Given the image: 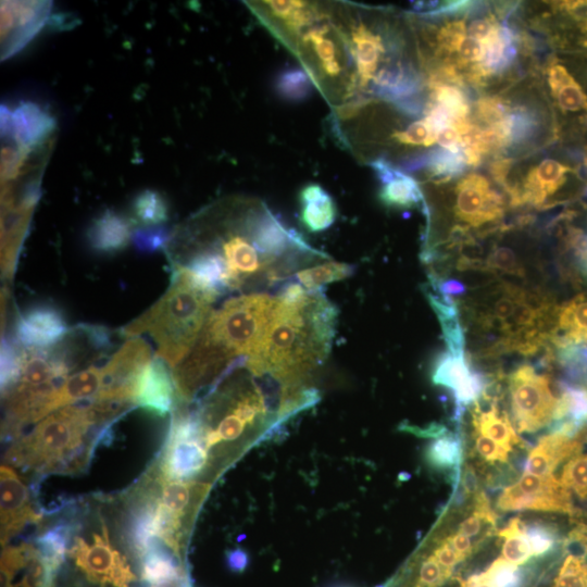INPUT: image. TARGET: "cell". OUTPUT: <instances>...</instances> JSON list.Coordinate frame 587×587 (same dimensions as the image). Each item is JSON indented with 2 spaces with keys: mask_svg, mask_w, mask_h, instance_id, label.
Listing matches in <instances>:
<instances>
[{
  "mask_svg": "<svg viewBox=\"0 0 587 587\" xmlns=\"http://www.w3.org/2000/svg\"><path fill=\"white\" fill-rule=\"evenodd\" d=\"M165 250L213 254L226 271L228 292L271 287L325 258L263 202L247 198L202 209L172 232Z\"/></svg>",
  "mask_w": 587,
  "mask_h": 587,
  "instance_id": "1",
  "label": "cell"
},
{
  "mask_svg": "<svg viewBox=\"0 0 587 587\" xmlns=\"http://www.w3.org/2000/svg\"><path fill=\"white\" fill-rule=\"evenodd\" d=\"M275 304L276 297L252 292L233 297L212 310L192 349L172 371L176 399L192 403L234 369L245 365L255 353Z\"/></svg>",
  "mask_w": 587,
  "mask_h": 587,
  "instance_id": "2",
  "label": "cell"
},
{
  "mask_svg": "<svg viewBox=\"0 0 587 587\" xmlns=\"http://www.w3.org/2000/svg\"><path fill=\"white\" fill-rule=\"evenodd\" d=\"M336 316V308L321 291H308L296 301L276 296L265 334L246 369L285 386L310 385L311 374L328 355Z\"/></svg>",
  "mask_w": 587,
  "mask_h": 587,
  "instance_id": "3",
  "label": "cell"
},
{
  "mask_svg": "<svg viewBox=\"0 0 587 587\" xmlns=\"http://www.w3.org/2000/svg\"><path fill=\"white\" fill-rule=\"evenodd\" d=\"M130 408L98 401L61 408L12 441L5 462L38 474L82 472L111 424Z\"/></svg>",
  "mask_w": 587,
  "mask_h": 587,
  "instance_id": "4",
  "label": "cell"
},
{
  "mask_svg": "<svg viewBox=\"0 0 587 587\" xmlns=\"http://www.w3.org/2000/svg\"><path fill=\"white\" fill-rule=\"evenodd\" d=\"M216 299L184 271L172 268L166 291L140 316L122 327L120 335L132 338L149 334L157 344V355L175 369L192 349Z\"/></svg>",
  "mask_w": 587,
  "mask_h": 587,
  "instance_id": "5",
  "label": "cell"
},
{
  "mask_svg": "<svg viewBox=\"0 0 587 587\" xmlns=\"http://www.w3.org/2000/svg\"><path fill=\"white\" fill-rule=\"evenodd\" d=\"M464 308L491 350L534 353L549 339L554 314L549 303L515 285L501 283Z\"/></svg>",
  "mask_w": 587,
  "mask_h": 587,
  "instance_id": "6",
  "label": "cell"
},
{
  "mask_svg": "<svg viewBox=\"0 0 587 587\" xmlns=\"http://www.w3.org/2000/svg\"><path fill=\"white\" fill-rule=\"evenodd\" d=\"M209 466L197 410L176 400L164 448L152 471L166 479L192 480Z\"/></svg>",
  "mask_w": 587,
  "mask_h": 587,
  "instance_id": "7",
  "label": "cell"
},
{
  "mask_svg": "<svg viewBox=\"0 0 587 587\" xmlns=\"http://www.w3.org/2000/svg\"><path fill=\"white\" fill-rule=\"evenodd\" d=\"M508 388L519 433H535L554 422L559 397L553 394L547 375L524 363L508 376Z\"/></svg>",
  "mask_w": 587,
  "mask_h": 587,
  "instance_id": "8",
  "label": "cell"
},
{
  "mask_svg": "<svg viewBox=\"0 0 587 587\" xmlns=\"http://www.w3.org/2000/svg\"><path fill=\"white\" fill-rule=\"evenodd\" d=\"M67 554L92 584L101 587H129L136 580L126 557L112 547L109 529L103 520L101 533H95L90 544L82 537H76Z\"/></svg>",
  "mask_w": 587,
  "mask_h": 587,
  "instance_id": "9",
  "label": "cell"
},
{
  "mask_svg": "<svg viewBox=\"0 0 587 587\" xmlns=\"http://www.w3.org/2000/svg\"><path fill=\"white\" fill-rule=\"evenodd\" d=\"M151 347L132 337L102 365L101 388L92 401L135 405L138 378L152 360Z\"/></svg>",
  "mask_w": 587,
  "mask_h": 587,
  "instance_id": "10",
  "label": "cell"
},
{
  "mask_svg": "<svg viewBox=\"0 0 587 587\" xmlns=\"http://www.w3.org/2000/svg\"><path fill=\"white\" fill-rule=\"evenodd\" d=\"M496 507L503 512H574L571 492L560 479L553 475L539 476L526 472L503 489Z\"/></svg>",
  "mask_w": 587,
  "mask_h": 587,
  "instance_id": "11",
  "label": "cell"
},
{
  "mask_svg": "<svg viewBox=\"0 0 587 587\" xmlns=\"http://www.w3.org/2000/svg\"><path fill=\"white\" fill-rule=\"evenodd\" d=\"M453 211L461 227L478 228L498 222L503 215V199L479 174H469L455 187Z\"/></svg>",
  "mask_w": 587,
  "mask_h": 587,
  "instance_id": "12",
  "label": "cell"
},
{
  "mask_svg": "<svg viewBox=\"0 0 587 587\" xmlns=\"http://www.w3.org/2000/svg\"><path fill=\"white\" fill-rule=\"evenodd\" d=\"M50 1H1V59L23 49L48 22Z\"/></svg>",
  "mask_w": 587,
  "mask_h": 587,
  "instance_id": "13",
  "label": "cell"
},
{
  "mask_svg": "<svg viewBox=\"0 0 587 587\" xmlns=\"http://www.w3.org/2000/svg\"><path fill=\"white\" fill-rule=\"evenodd\" d=\"M54 567L35 544L3 547L1 587H57Z\"/></svg>",
  "mask_w": 587,
  "mask_h": 587,
  "instance_id": "14",
  "label": "cell"
},
{
  "mask_svg": "<svg viewBox=\"0 0 587 587\" xmlns=\"http://www.w3.org/2000/svg\"><path fill=\"white\" fill-rule=\"evenodd\" d=\"M68 329L61 309L40 302L16 315L11 337L24 349H46L62 340Z\"/></svg>",
  "mask_w": 587,
  "mask_h": 587,
  "instance_id": "15",
  "label": "cell"
},
{
  "mask_svg": "<svg viewBox=\"0 0 587 587\" xmlns=\"http://www.w3.org/2000/svg\"><path fill=\"white\" fill-rule=\"evenodd\" d=\"M435 385L452 390L455 402V417L460 419L464 409L482 397L487 387L486 377L474 371L465 354H440L432 371Z\"/></svg>",
  "mask_w": 587,
  "mask_h": 587,
  "instance_id": "16",
  "label": "cell"
},
{
  "mask_svg": "<svg viewBox=\"0 0 587 587\" xmlns=\"http://www.w3.org/2000/svg\"><path fill=\"white\" fill-rule=\"evenodd\" d=\"M54 128V117L36 102L22 101L12 109L1 107V136L21 147L33 150L47 143Z\"/></svg>",
  "mask_w": 587,
  "mask_h": 587,
  "instance_id": "17",
  "label": "cell"
},
{
  "mask_svg": "<svg viewBox=\"0 0 587 587\" xmlns=\"http://www.w3.org/2000/svg\"><path fill=\"white\" fill-rule=\"evenodd\" d=\"M1 545L20 534L27 525L41 521L32 503L30 494L16 472L7 464L0 469Z\"/></svg>",
  "mask_w": 587,
  "mask_h": 587,
  "instance_id": "18",
  "label": "cell"
},
{
  "mask_svg": "<svg viewBox=\"0 0 587 587\" xmlns=\"http://www.w3.org/2000/svg\"><path fill=\"white\" fill-rule=\"evenodd\" d=\"M170 365L154 355L140 374L134 402L145 411L165 416L176 401V389Z\"/></svg>",
  "mask_w": 587,
  "mask_h": 587,
  "instance_id": "19",
  "label": "cell"
},
{
  "mask_svg": "<svg viewBox=\"0 0 587 587\" xmlns=\"http://www.w3.org/2000/svg\"><path fill=\"white\" fill-rule=\"evenodd\" d=\"M580 429L576 435L561 430H551L541 436L537 445L529 451L525 463V472L534 475H552L564 461L579 453L586 434Z\"/></svg>",
  "mask_w": 587,
  "mask_h": 587,
  "instance_id": "20",
  "label": "cell"
},
{
  "mask_svg": "<svg viewBox=\"0 0 587 587\" xmlns=\"http://www.w3.org/2000/svg\"><path fill=\"white\" fill-rule=\"evenodd\" d=\"M379 182V199L390 208L409 209L416 205L426 208L423 192L416 180L403 171L395 167L384 158L371 161Z\"/></svg>",
  "mask_w": 587,
  "mask_h": 587,
  "instance_id": "21",
  "label": "cell"
},
{
  "mask_svg": "<svg viewBox=\"0 0 587 587\" xmlns=\"http://www.w3.org/2000/svg\"><path fill=\"white\" fill-rule=\"evenodd\" d=\"M133 220L113 210H105L98 215L86 232L89 248L100 254L116 253L132 239Z\"/></svg>",
  "mask_w": 587,
  "mask_h": 587,
  "instance_id": "22",
  "label": "cell"
},
{
  "mask_svg": "<svg viewBox=\"0 0 587 587\" xmlns=\"http://www.w3.org/2000/svg\"><path fill=\"white\" fill-rule=\"evenodd\" d=\"M549 339L560 349L587 348V295H579L555 311Z\"/></svg>",
  "mask_w": 587,
  "mask_h": 587,
  "instance_id": "23",
  "label": "cell"
},
{
  "mask_svg": "<svg viewBox=\"0 0 587 587\" xmlns=\"http://www.w3.org/2000/svg\"><path fill=\"white\" fill-rule=\"evenodd\" d=\"M570 167L552 159H546L528 172L523 189L513 200L514 204L541 207L561 188Z\"/></svg>",
  "mask_w": 587,
  "mask_h": 587,
  "instance_id": "24",
  "label": "cell"
},
{
  "mask_svg": "<svg viewBox=\"0 0 587 587\" xmlns=\"http://www.w3.org/2000/svg\"><path fill=\"white\" fill-rule=\"evenodd\" d=\"M102 366L95 364L84 367L71 376L46 401L43 416L83 401H92L100 391Z\"/></svg>",
  "mask_w": 587,
  "mask_h": 587,
  "instance_id": "25",
  "label": "cell"
},
{
  "mask_svg": "<svg viewBox=\"0 0 587 587\" xmlns=\"http://www.w3.org/2000/svg\"><path fill=\"white\" fill-rule=\"evenodd\" d=\"M472 424L474 432L479 433L499 444L511 452L514 446H521L522 439L516 434L505 411H500L495 398L483 408L476 400L472 409Z\"/></svg>",
  "mask_w": 587,
  "mask_h": 587,
  "instance_id": "26",
  "label": "cell"
},
{
  "mask_svg": "<svg viewBox=\"0 0 587 587\" xmlns=\"http://www.w3.org/2000/svg\"><path fill=\"white\" fill-rule=\"evenodd\" d=\"M301 204L300 220L312 233L329 228L337 216L336 204L330 195L319 184L304 186L299 195Z\"/></svg>",
  "mask_w": 587,
  "mask_h": 587,
  "instance_id": "27",
  "label": "cell"
},
{
  "mask_svg": "<svg viewBox=\"0 0 587 587\" xmlns=\"http://www.w3.org/2000/svg\"><path fill=\"white\" fill-rule=\"evenodd\" d=\"M426 297L440 322L448 351L458 355L465 354V337L457 302L452 297L445 296L435 289L433 291L427 290Z\"/></svg>",
  "mask_w": 587,
  "mask_h": 587,
  "instance_id": "28",
  "label": "cell"
},
{
  "mask_svg": "<svg viewBox=\"0 0 587 587\" xmlns=\"http://www.w3.org/2000/svg\"><path fill=\"white\" fill-rule=\"evenodd\" d=\"M548 83L552 95L563 111L576 112L587 108L585 92L563 65L553 64L549 67Z\"/></svg>",
  "mask_w": 587,
  "mask_h": 587,
  "instance_id": "29",
  "label": "cell"
},
{
  "mask_svg": "<svg viewBox=\"0 0 587 587\" xmlns=\"http://www.w3.org/2000/svg\"><path fill=\"white\" fill-rule=\"evenodd\" d=\"M462 441L459 435L444 433L435 437L425 447V461L437 471H454L460 475L462 461Z\"/></svg>",
  "mask_w": 587,
  "mask_h": 587,
  "instance_id": "30",
  "label": "cell"
},
{
  "mask_svg": "<svg viewBox=\"0 0 587 587\" xmlns=\"http://www.w3.org/2000/svg\"><path fill=\"white\" fill-rule=\"evenodd\" d=\"M132 213L140 226L162 225L168 220V203L159 191L145 189L134 198Z\"/></svg>",
  "mask_w": 587,
  "mask_h": 587,
  "instance_id": "31",
  "label": "cell"
},
{
  "mask_svg": "<svg viewBox=\"0 0 587 587\" xmlns=\"http://www.w3.org/2000/svg\"><path fill=\"white\" fill-rule=\"evenodd\" d=\"M353 266L335 261H323L317 265L301 268L295 276L308 291H320L322 286L352 275Z\"/></svg>",
  "mask_w": 587,
  "mask_h": 587,
  "instance_id": "32",
  "label": "cell"
},
{
  "mask_svg": "<svg viewBox=\"0 0 587 587\" xmlns=\"http://www.w3.org/2000/svg\"><path fill=\"white\" fill-rule=\"evenodd\" d=\"M72 532L71 524L59 523L41 532L35 539L38 550L58 570L65 561L66 546Z\"/></svg>",
  "mask_w": 587,
  "mask_h": 587,
  "instance_id": "33",
  "label": "cell"
},
{
  "mask_svg": "<svg viewBox=\"0 0 587 587\" xmlns=\"http://www.w3.org/2000/svg\"><path fill=\"white\" fill-rule=\"evenodd\" d=\"M498 535L503 539V559L515 565H521L532 558L525 536V523L520 517L511 519Z\"/></svg>",
  "mask_w": 587,
  "mask_h": 587,
  "instance_id": "34",
  "label": "cell"
},
{
  "mask_svg": "<svg viewBox=\"0 0 587 587\" xmlns=\"http://www.w3.org/2000/svg\"><path fill=\"white\" fill-rule=\"evenodd\" d=\"M314 84L304 68L283 70L275 79L276 93L286 101H301L309 97Z\"/></svg>",
  "mask_w": 587,
  "mask_h": 587,
  "instance_id": "35",
  "label": "cell"
},
{
  "mask_svg": "<svg viewBox=\"0 0 587 587\" xmlns=\"http://www.w3.org/2000/svg\"><path fill=\"white\" fill-rule=\"evenodd\" d=\"M23 348L11 336L1 339V395H5L16 383L22 365Z\"/></svg>",
  "mask_w": 587,
  "mask_h": 587,
  "instance_id": "36",
  "label": "cell"
},
{
  "mask_svg": "<svg viewBox=\"0 0 587 587\" xmlns=\"http://www.w3.org/2000/svg\"><path fill=\"white\" fill-rule=\"evenodd\" d=\"M561 483L580 499H587V453H577L564 464Z\"/></svg>",
  "mask_w": 587,
  "mask_h": 587,
  "instance_id": "37",
  "label": "cell"
},
{
  "mask_svg": "<svg viewBox=\"0 0 587 587\" xmlns=\"http://www.w3.org/2000/svg\"><path fill=\"white\" fill-rule=\"evenodd\" d=\"M171 236L170 228L163 225L140 226L133 229L130 241L138 251L152 253L165 249Z\"/></svg>",
  "mask_w": 587,
  "mask_h": 587,
  "instance_id": "38",
  "label": "cell"
},
{
  "mask_svg": "<svg viewBox=\"0 0 587 587\" xmlns=\"http://www.w3.org/2000/svg\"><path fill=\"white\" fill-rule=\"evenodd\" d=\"M477 268L515 276H522L524 274L516 254L508 247L494 248L486 258V261L480 263Z\"/></svg>",
  "mask_w": 587,
  "mask_h": 587,
  "instance_id": "39",
  "label": "cell"
},
{
  "mask_svg": "<svg viewBox=\"0 0 587 587\" xmlns=\"http://www.w3.org/2000/svg\"><path fill=\"white\" fill-rule=\"evenodd\" d=\"M554 587H587V560L584 555L569 554L565 558Z\"/></svg>",
  "mask_w": 587,
  "mask_h": 587,
  "instance_id": "40",
  "label": "cell"
},
{
  "mask_svg": "<svg viewBox=\"0 0 587 587\" xmlns=\"http://www.w3.org/2000/svg\"><path fill=\"white\" fill-rule=\"evenodd\" d=\"M484 574L495 587H522L523 574L519 565L502 557L496 559Z\"/></svg>",
  "mask_w": 587,
  "mask_h": 587,
  "instance_id": "41",
  "label": "cell"
},
{
  "mask_svg": "<svg viewBox=\"0 0 587 587\" xmlns=\"http://www.w3.org/2000/svg\"><path fill=\"white\" fill-rule=\"evenodd\" d=\"M525 536L532 557L546 554L553 549L557 542L554 529L539 522L525 523Z\"/></svg>",
  "mask_w": 587,
  "mask_h": 587,
  "instance_id": "42",
  "label": "cell"
},
{
  "mask_svg": "<svg viewBox=\"0 0 587 587\" xmlns=\"http://www.w3.org/2000/svg\"><path fill=\"white\" fill-rule=\"evenodd\" d=\"M392 138L408 146H430L436 142L435 134L424 118L412 122L404 130L395 133Z\"/></svg>",
  "mask_w": 587,
  "mask_h": 587,
  "instance_id": "43",
  "label": "cell"
},
{
  "mask_svg": "<svg viewBox=\"0 0 587 587\" xmlns=\"http://www.w3.org/2000/svg\"><path fill=\"white\" fill-rule=\"evenodd\" d=\"M454 52L458 53L460 64H473L476 65L474 67L476 68L484 59L485 46L482 40L464 35L459 41Z\"/></svg>",
  "mask_w": 587,
  "mask_h": 587,
  "instance_id": "44",
  "label": "cell"
},
{
  "mask_svg": "<svg viewBox=\"0 0 587 587\" xmlns=\"http://www.w3.org/2000/svg\"><path fill=\"white\" fill-rule=\"evenodd\" d=\"M474 446L479 457L489 463H505L509 458V451L490 438L474 432Z\"/></svg>",
  "mask_w": 587,
  "mask_h": 587,
  "instance_id": "45",
  "label": "cell"
},
{
  "mask_svg": "<svg viewBox=\"0 0 587 587\" xmlns=\"http://www.w3.org/2000/svg\"><path fill=\"white\" fill-rule=\"evenodd\" d=\"M430 554L434 555V558L449 576L452 574L454 566L461 561H463V559L450 546L446 538L442 539L439 545L433 549V552Z\"/></svg>",
  "mask_w": 587,
  "mask_h": 587,
  "instance_id": "46",
  "label": "cell"
},
{
  "mask_svg": "<svg viewBox=\"0 0 587 587\" xmlns=\"http://www.w3.org/2000/svg\"><path fill=\"white\" fill-rule=\"evenodd\" d=\"M436 141L445 150L451 152H460L462 150V135L453 124L440 128L436 133Z\"/></svg>",
  "mask_w": 587,
  "mask_h": 587,
  "instance_id": "47",
  "label": "cell"
},
{
  "mask_svg": "<svg viewBox=\"0 0 587 587\" xmlns=\"http://www.w3.org/2000/svg\"><path fill=\"white\" fill-rule=\"evenodd\" d=\"M497 25L496 18L492 15H489L472 21L469 24L466 32L469 33V36L478 40H484Z\"/></svg>",
  "mask_w": 587,
  "mask_h": 587,
  "instance_id": "48",
  "label": "cell"
},
{
  "mask_svg": "<svg viewBox=\"0 0 587 587\" xmlns=\"http://www.w3.org/2000/svg\"><path fill=\"white\" fill-rule=\"evenodd\" d=\"M569 242L573 248L583 275L587 277V236L573 233L569 238Z\"/></svg>",
  "mask_w": 587,
  "mask_h": 587,
  "instance_id": "49",
  "label": "cell"
},
{
  "mask_svg": "<svg viewBox=\"0 0 587 587\" xmlns=\"http://www.w3.org/2000/svg\"><path fill=\"white\" fill-rule=\"evenodd\" d=\"M446 539L463 560L470 557L476 547L470 537L460 532L451 534Z\"/></svg>",
  "mask_w": 587,
  "mask_h": 587,
  "instance_id": "50",
  "label": "cell"
},
{
  "mask_svg": "<svg viewBox=\"0 0 587 587\" xmlns=\"http://www.w3.org/2000/svg\"><path fill=\"white\" fill-rule=\"evenodd\" d=\"M148 587H192L185 566L174 575L159 582L148 584Z\"/></svg>",
  "mask_w": 587,
  "mask_h": 587,
  "instance_id": "51",
  "label": "cell"
},
{
  "mask_svg": "<svg viewBox=\"0 0 587 587\" xmlns=\"http://www.w3.org/2000/svg\"><path fill=\"white\" fill-rule=\"evenodd\" d=\"M226 563L233 572H242L248 564V554L242 549H234L227 552Z\"/></svg>",
  "mask_w": 587,
  "mask_h": 587,
  "instance_id": "52",
  "label": "cell"
},
{
  "mask_svg": "<svg viewBox=\"0 0 587 587\" xmlns=\"http://www.w3.org/2000/svg\"><path fill=\"white\" fill-rule=\"evenodd\" d=\"M463 587H495L487 576L483 573L472 575L466 580L462 582Z\"/></svg>",
  "mask_w": 587,
  "mask_h": 587,
  "instance_id": "53",
  "label": "cell"
},
{
  "mask_svg": "<svg viewBox=\"0 0 587 587\" xmlns=\"http://www.w3.org/2000/svg\"><path fill=\"white\" fill-rule=\"evenodd\" d=\"M586 165H587V158H586Z\"/></svg>",
  "mask_w": 587,
  "mask_h": 587,
  "instance_id": "54",
  "label": "cell"
},
{
  "mask_svg": "<svg viewBox=\"0 0 587 587\" xmlns=\"http://www.w3.org/2000/svg\"><path fill=\"white\" fill-rule=\"evenodd\" d=\"M460 587H463L462 585Z\"/></svg>",
  "mask_w": 587,
  "mask_h": 587,
  "instance_id": "55",
  "label": "cell"
}]
</instances>
